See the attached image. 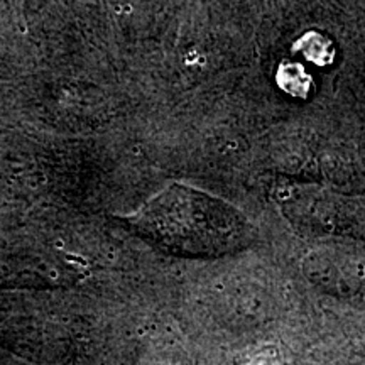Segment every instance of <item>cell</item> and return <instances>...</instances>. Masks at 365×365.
<instances>
[{"label":"cell","mask_w":365,"mask_h":365,"mask_svg":"<svg viewBox=\"0 0 365 365\" xmlns=\"http://www.w3.org/2000/svg\"><path fill=\"white\" fill-rule=\"evenodd\" d=\"M127 220L164 249L185 255L227 254L247 240V223L235 208L180 185L161 191Z\"/></svg>","instance_id":"obj_1"},{"label":"cell","mask_w":365,"mask_h":365,"mask_svg":"<svg viewBox=\"0 0 365 365\" xmlns=\"http://www.w3.org/2000/svg\"><path fill=\"white\" fill-rule=\"evenodd\" d=\"M296 51H303L309 61L317 65H330L333 61V46L328 39L317 33H308L294 46Z\"/></svg>","instance_id":"obj_2"},{"label":"cell","mask_w":365,"mask_h":365,"mask_svg":"<svg viewBox=\"0 0 365 365\" xmlns=\"http://www.w3.org/2000/svg\"><path fill=\"white\" fill-rule=\"evenodd\" d=\"M298 80H309V76L303 71V66L294 65V63H287V65H282L279 68V73H277V83H279L286 91L296 95V97L307 93L309 86V81Z\"/></svg>","instance_id":"obj_3"}]
</instances>
